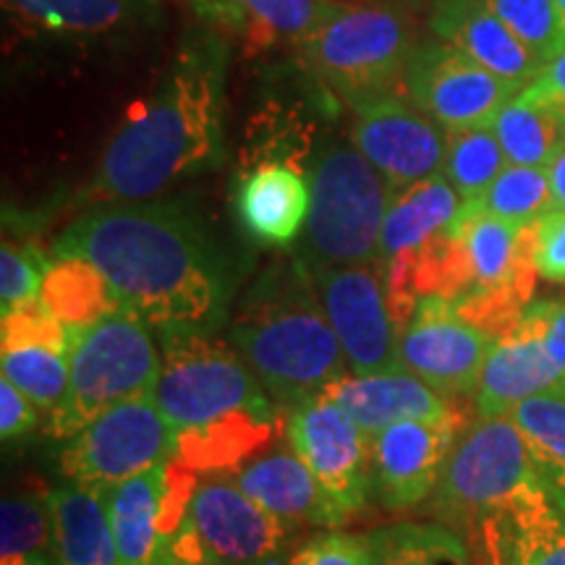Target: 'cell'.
I'll list each match as a JSON object with an SVG mask.
<instances>
[{"label":"cell","instance_id":"obj_1","mask_svg":"<svg viewBox=\"0 0 565 565\" xmlns=\"http://www.w3.org/2000/svg\"><path fill=\"white\" fill-rule=\"evenodd\" d=\"M55 257H82L116 288L126 312L154 333H221L236 296V270L194 212L171 202H121L76 217Z\"/></svg>","mask_w":565,"mask_h":565},{"label":"cell","instance_id":"obj_2","mask_svg":"<svg viewBox=\"0 0 565 565\" xmlns=\"http://www.w3.org/2000/svg\"><path fill=\"white\" fill-rule=\"evenodd\" d=\"M158 343L152 398L173 429V461L210 477L263 454L280 429V406L228 338L166 330Z\"/></svg>","mask_w":565,"mask_h":565},{"label":"cell","instance_id":"obj_3","mask_svg":"<svg viewBox=\"0 0 565 565\" xmlns=\"http://www.w3.org/2000/svg\"><path fill=\"white\" fill-rule=\"evenodd\" d=\"M223 154V58L186 51L152 100L139 103L103 152L89 196L147 202L175 181L210 171Z\"/></svg>","mask_w":565,"mask_h":565},{"label":"cell","instance_id":"obj_4","mask_svg":"<svg viewBox=\"0 0 565 565\" xmlns=\"http://www.w3.org/2000/svg\"><path fill=\"white\" fill-rule=\"evenodd\" d=\"M225 338L280 408L317 398L349 372L312 273L296 254L265 267L246 288Z\"/></svg>","mask_w":565,"mask_h":565},{"label":"cell","instance_id":"obj_5","mask_svg":"<svg viewBox=\"0 0 565 565\" xmlns=\"http://www.w3.org/2000/svg\"><path fill=\"white\" fill-rule=\"evenodd\" d=\"M547 500L532 445L519 424L511 416L479 414L458 435L427 513L458 534H482L492 521Z\"/></svg>","mask_w":565,"mask_h":565},{"label":"cell","instance_id":"obj_6","mask_svg":"<svg viewBox=\"0 0 565 565\" xmlns=\"http://www.w3.org/2000/svg\"><path fill=\"white\" fill-rule=\"evenodd\" d=\"M312 207L296 257L309 273L380 263V233L393 189L356 145L330 141L309 166Z\"/></svg>","mask_w":565,"mask_h":565},{"label":"cell","instance_id":"obj_7","mask_svg":"<svg viewBox=\"0 0 565 565\" xmlns=\"http://www.w3.org/2000/svg\"><path fill=\"white\" fill-rule=\"evenodd\" d=\"M152 333L150 324L124 309L76 335L68 391L47 422L55 440H68L113 406L154 393L162 359Z\"/></svg>","mask_w":565,"mask_h":565},{"label":"cell","instance_id":"obj_8","mask_svg":"<svg viewBox=\"0 0 565 565\" xmlns=\"http://www.w3.org/2000/svg\"><path fill=\"white\" fill-rule=\"evenodd\" d=\"M416 51L412 19L395 6H343L301 42V61L351 108L395 95Z\"/></svg>","mask_w":565,"mask_h":565},{"label":"cell","instance_id":"obj_9","mask_svg":"<svg viewBox=\"0 0 565 565\" xmlns=\"http://www.w3.org/2000/svg\"><path fill=\"white\" fill-rule=\"evenodd\" d=\"M296 534L233 479L200 477L173 542V565H286Z\"/></svg>","mask_w":565,"mask_h":565},{"label":"cell","instance_id":"obj_10","mask_svg":"<svg viewBox=\"0 0 565 565\" xmlns=\"http://www.w3.org/2000/svg\"><path fill=\"white\" fill-rule=\"evenodd\" d=\"M173 429L152 395L131 398L68 437L61 471L68 482L105 492L126 479L173 461Z\"/></svg>","mask_w":565,"mask_h":565},{"label":"cell","instance_id":"obj_11","mask_svg":"<svg viewBox=\"0 0 565 565\" xmlns=\"http://www.w3.org/2000/svg\"><path fill=\"white\" fill-rule=\"evenodd\" d=\"M200 477L166 461L103 492L124 565H173V542Z\"/></svg>","mask_w":565,"mask_h":565},{"label":"cell","instance_id":"obj_12","mask_svg":"<svg viewBox=\"0 0 565 565\" xmlns=\"http://www.w3.org/2000/svg\"><path fill=\"white\" fill-rule=\"evenodd\" d=\"M312 280L345 353L349 372L398 370L401 330L387 296L383 263L328 267L315 270Z\"/></svg>","mask_w":565,"mask_h":565},{"label":"cell","instance_id":"obj_13","mask_svg":"<svg viewBox=\"0 0 565 565\" xmlns=\"http://www.w3.org/2000/svg\"><path fill=\"white\" fill-rule=\"evenodd\" d=\"M282 433L349 519L364 511L372 498L370 437L345 408L320 393L288 408Z\"/></svg>","mask_w":565,"mask_h":565},{"label":"cell","instance_id":"obj_14","mask_svg":"<svg viewBox=\"0 0 565 565\" xmlns=\"http://www.w3.org/2000/svg\"><path fill=\"white\" fill-rule=\"evenodd\" d=\"M404 84L408 97L445 131L492 126L521 92L448 42L416 45Z\"/></svg>","mask_w":565,"mask_h":565},{"label":"cell","instance_id":"obj_15","mask_svg":"<svg viewBox=\"0 0 565 565\" xmlns=\"http://www.w3.org/2000/svg\"><path fill=\"white\" fill-rule=\"evenodd\" d=\"M351 141L393 192L443 173L448 152V131L398 92L353 108Z\"/></svg>","mask_w":565,"mask_h":565},{"label":"cell","instance_id":"obj_16","mask_svg":"<svg viewBox=\"0 0 565 565\" xmlns=\"http://www.w3.org/2000/svg\"><path fill=\"white\" fill-rule=\"evenodd\" d=\"M492 338L443 296H424L398 341L401 366L443 395L475 393Z\"/></svg>","mask_w":565,"mask_h":565},{"label":"cell","instance_id":"obj_17","mask_svg":"<svg viewBox=\"0 0 565 565\" xmlns=\"http://www.w3.org/2000/svg\"><path fill=\"white\" fill-rule=\"evenodd\" d=\"M461 435L458 414L445 419H404L370 437L372 498L385 511L419 508L435 492Z\"/></svg>","mask_w":565,"mask_h":565},{"label":"cell","instance_id":"obj_18","mask_svg":"<svg viewBox=\"0 0 565 565\" xmlns=\"http://www.w3.org/2000/svg\"><path fill=\"white\" fill-rule=\"evenodd\" d=\"M565 393V374L550 356L534 301L508 333L494 338L479 374L475 404L479 414L508 416L534 395Z\"/></svg>","mask_w":565,"mask_h":565},{"label":"cell","instance_id":"obj_19","mask_svg":"<svg viewBox=\"0 0 565 565\" xmlns=\"http://www.w3.org/2000/svg\"><path fill=\"white\" fill-rule=\"evenodd\" d=\"M231 479L254 503L294 529L315 526L328 532L349 521L288 443L249 458L233 469Z\"/></svg>","mask_w":565,"mask_h":565},{"label":"cell","instance_id":"obj_20","mask_svg":"<svg viewBox=\"0 0 565 565\" xmlns=\"http://www.w3.org/2000/svg\"><path fill=\"white\" fill-rule=\"evenodd\" d=\"M322 395L345 408L366 437H374L404 419H445L454 416L448 395L435 391L404 366L385 372H345L324 387Z\"/></svg>","mask_w":565,"mask_h":565},{"label":"cell","instance_id":"obj_21","mask_svg":"<svg viewBox=\"0 0 565 565\" xmlns=\"http://www.w3.org/2000/svg\"><path fill=\"white\" fill-rule=\"evenodd\" d=\"M433 32L494 76L524 89L545 66L482 0H440L433 11Z\"/></svg>","mask_w":565,"mask_h":565},{"label":"cell","instance_id":"obj_22","mask_svg":"<svg viewBox=\"0 0 565 565\" xmlns=\"http://www.w3.org/2000/svg\"><path fill=\"white\" fill-rule=\"evenodd\" d=\"M312 186L299 171L286 166H259L236 192L242 228L263 246H288L303 233Z\"/></svg>","mask_w":565,"mask_h":565},{"label":"cell","instance_id":"obj_23","mask_svg":"<svg viewBox=\"0 0 565 565\" xmlns=\"http://www.w3.org/2000/svg\"><path fill=\"white\" fill-rule=\"evenodd\" d=\"M463 202L445 173L393 192L380 233V263L414 254L454 228Z\"/></svg>","mask_w":565,"mask_h":565},{"label":"cell","instance_id":"obj_24","mask_svg":"<svg viewBox=\"0 0 565 565\" xmlns=\"http://www.w3.org/2000/svg\"><path fill=\"white\" fill-rule=\"evenodd\" d=\"M55 565H124L103 492L68 482L47 492Z\"/></svg>","mask_w":565,"mask_h":565},{"label":"cell","instance_id":"obj_25","mask_svg":"<svg viewBox=\"0 0 565 565\" xmlns=\"http://www.w3.org/2000/svg\"><path fill=\"white\" fill-rule=\"evenodd\" d=\"M196 6L246 40L288 38L299 45L343 11L335 0H196Z\"/></svg>","mask_w":565,"mask_h":565},{"label":"cell","instance_id":"obj_26","mask_svg":"<svg viewBox=\"0 0 565 565\" xmlns=\"http://www.w3.org/2000/svg\"><path fill=\"white\" fill-rule=\"evenodd\" d=\"M482 565H565V508L553 500L508 513L482 529Z\"/></svg>","mask_w":565,"mask_h":565},{"label":"cell","instance_id":"obj_27","mask_svg":"<svg viewBox=\"0 0 565 565\" xmlns=\"http://www.w3.org/2000/svg\"><path fill=\"white\" fill-rule=\"evenodd\" d=\"M40 303L76 335L92 324L124 312L110 280L82 257H55L42 282Z\"/></svg>","mask_w":565,"mask_h":565},{"label":"cell","instance_id":"obj_28","mask_svg":"<svg viewBox=\"0 0 565 565\" xmlns=\"http://www.w3.org/2000/svg\"><path fill=\"white\" fill-rule=\"evenodd\" d=\"M492 126L513 166L547 168L565 145V108L553 103H532L515 95Z\"/></svg>","mask_w":565,"mask_h":565},{"label":"cell","instance_id":"obj_29","mask_svg":"<svg viewBox=\"0 0 565 565\" xmlns=\"http://www.w3.org/2000/svg\"><path fill=\"white\" fill-rule=\"evenodd\" d=\"M372 565H471L461 534L443 524L398 521L370 534Z\"/></svg>","mask_w":565,"mask_h":565},{"label":"cell","instance_id":"obj_30","mask_svg":"<svg viewBox=\"0 0 565 565\" xmlns=\"http://www.w3.org/2000/svg\"><path fill=\"white\" fill-rule=\"evenodd\" d=\"M508 416L532 445L550 500L565 508V393L534 395Z\"/></svg>","mask_w":565,"mask_h":565},{"label":"cell","instance_id":"obj_31","mask_svg":"<svg viewBox=\"0 0 565 565\" xmlns=\"http://www.w3.org/2000/svg\"><path fill=\"white\" fill-rule=\"evenodd\" d=\"M0 565H55L47 494L19 492L0 505Z\"/></svg>","mask_w":565,"mask_h":565},{"label":"cell","instance_id":"obj_32","mask_svg":"<svg viewBox=\"0 0 565 565\" xmlns=\"http://www.w3.org/2000/svg\"><path fill=\"white\" fill-rule=\"evenodd\" d=\"M553 210L557 207L547 168L513 166V162H508L505 171L487 186L484 194L463 204V212L471 215H492L513 225H534Z\"/></svg>","mask_w":565,"mask_h":565},{"label":"cell","instance_id":"obj_33","mask_svg":"<svg viewBox=\"0 0 565 565\" xmlns=\"http://www.w3.org/2000/svg\"><path fill=\"white\" fill-rule=\"evenodd\" d=\"M508 158L500 145L494 126L448 131V152H445L443 173L456 189L461 202H475L487 186L505 171Z\"/></svg>","mask_w":565,"mask_h":565},{"label":"cell","instance_id":"obj_34","mask_svg":"<svg viewBox=\"0 0 565 565\" xmlns=\"http://www.w3.org/2000/svg\"><path fill=\"white\" fill-rule=\"evenodd\" d=\"M0 366H3V377L11 380L40 412H53L68 391V353L38 349V345L3 351Z\"/></svg>","mask_w":565,"mask_h":565},{"label":"cell","instance_id":"obj_35","mask_svg":"<svg viewBox=\"0 0 565 565\" xmlns=\"http://www.w3.org/2000/svg\"><path fill=\"white\" fill-rule=\"evenodd\" d=\"M542 63L565 47V26L555 0H482Z\"/></svg>","mask_w":565,"mask_h":565},{"label":"cell","instance_id":"obj_36","mask_svg":"<svg viewBox=\"0 0 565 565\" xmlns=\"http://www.w3.org/2000/svg\"><path fill=\"white\" fill-rule=\"evenodd\" d=\"M26 17L66 32H100L116 24L124 0H11Z\"/></svg>","mask_w":565,"mask_h":565},{"label":"cell","instance_id":"obj_37","mask_svg":"<svg viewBox=\"0 0 565 565\" xmlns=\"http://www.w3.org/2000/svg\"><path fill=\"white\" fill-rule=\"evenodd\" d=\"M47 267L51 263L32 244L3 242V252H0V307H3V315L40 303Z\"/></svg>","mask_w":565,"mask_h":565},{"label":"cell","instance_id":"obj_38","mask_svg":"<svg viewBox=\"0 0 565 565\" xmlns=\"http://www.w3.org/2000/svg\"><path fill=\"white\" fill-rule=\"evenodd\" d=\"M74 341V330L66 328L58 317L47 312L42 303H32V307L3 315V322H0V343H3V351L32 349V345H38V349H53L71 356Z\"/></svg>","mask_w":565,"mask_h":565},{"label":"cell","instance_id":"obj_39","mask_svg":"<svg viewBox=\"0 0 565 565\" xmlns=\"http://www.w3.org/2000/svg\"><path fill=\"white\" fill-rule=\"evenodd\" d=\"M286 565H372L370 534H345L328 529L303 540Z\"/></svg>","mask_w":565,"mask_h":565},{"label":"cell","instance_id":"obj_40","mask_svg":"<svg viewBox=\"0 0 565 565\" xmlns=\"http://www.w3.org/2000/svg\"><path fill=\"white\" fill-rule=\"evenodd\" d=\"M534 267L542 278L565 280V210L534 223Z\"/></svg>","mask_w":565,"mask_h":565},{"label":"cell","instance_id":"obj_41","mask_svg":"<svg viewBox=\"0 0 565 565\" xmlns=\"http://www.w3.org/2000/svg\"><path fill=\"white\" fill-rule=\"evenodd\" d=\"M40 424V408L11 380H0V437L13 443Z\"/></svg>","mask_w":565,"mask_h":565},{"label":"cell","instance_id":"obj_42","mask_svg":"<svg viewBox=\"0 0 565 565\" xmlns=\"http://www.w3.org/2000/svg\"><path fill=\"white\" fill-rule=\"evenodd\" d=\"M519 95L524 97V100L553 103L565 108V47L540 68L534 82L526 84Z\"/></svg>","mask_w":565,"mask_h":565},{"label":"cell","instance_id":"obj_43","mask_svg":"<svg viewBox=\"0 0 565 565\" xmlns=\"http://www.w3.org/2000/svg\"><path fill=\"white\" fill-rule=\"evenodd\" d=\"M534 309L542 320V330H545L550 356L565 374V301H534Z\"/></svg>","mask_w":565,"mask_h":565},{"label":"cell","instance_id":"obj_44","mask_svg":"<svg viewBox=\"0 0 565 565\" xmlns=\"http://www.w3.org/2000/svg\"><path fill=\"white\" fill-rule=\"evenodd\" d=\"M547 179L553 189V200L557 210H565V145L555 152V158L547 162Z\"/></svg>","mask_w":565,"mask_h":565},{"label":"cell","instance_id":"obj_45","mask_svg":"<svg viewBox=\"0 0 565 565\" xmlns=\"http://www.w3.org/2000/svg\"><path fill=\"white\" fill-rule=\"evenodd\" d=\"M555 6H557V13H561V19H563V26H565V0H555Z\"/></svg>","mask_w":565,"mask_h":565}]
</instances>
